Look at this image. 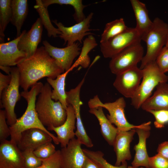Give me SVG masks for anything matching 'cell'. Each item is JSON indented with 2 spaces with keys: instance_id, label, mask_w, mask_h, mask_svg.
Masks as SVG:
<instances>
[{
  "instance_id": "1",
  "label": "cell",
  "mask_w": 168,
  "mask_h": 168,
  "mask_svg": "<svg viewBox=\"0 0 168 168\" xmlns=\"http://www.w3.org/2000/svg\"><path fill=\"white\" fill-rule=\"evenodd\" d=\"M20 75V86L24 91L44 77L54 79L64 72L55 60L49 54L44 46L37 48L31 56L17 65Z\"/></svg>"
},
{
  "instance_id": "2",
  "label": "cell",
  "mask_w": 168,
  "mask_h": 168,
  "mask_svg": "<svg viewBox=\"0 0 168 168\" xmlns=\"http://www.w3.org/2000/svg\"><path fill=\"white\" fill-rule=\"evenodd\" d=\"M44 85L40 82H37L31 88L29 91H23L21 96L26 100L27 106L24 113L17 119L15 123L9 126L10 141L17 144L21 133L25 130L32 128L41 129L48 133L52 138L56 144H59L57 138L48 131L39 120L35 109L36 97L41 91Z\"/></svg>"
},
{
  "instance_id": "3",
  "label": "cell",
  "mask_w": 168,
  "mask_h": 168,
  "mask_svg": "<svg viewBox=\"0 0 168 168\" xmlns=\"http://www.w3.org/2000/svg\"><path fill=\"white\" fill-rule=\"evenodd\" d=\"M52 92L50 85L45 83L35 103L38 118L43 125L47 128L61 125L66 120L67 115L66 109L61 103L52 99Z\"/></svg>"
},
{
  "instance_id": "4",
  "label": "cell",
  "mask_w": 168,
  "mask_h": 168,
  "mask_svg": "<svg viewBox=\"0 0 168 168\" xmlns=\"http://www.w3.org/2000/svg\"><path fill=\"white\" fill-rule=\"evenodd\" d=\"M142 70V82L131 99V104L136 109L151 96L155 87L160 83L167 82L168 80V76L160 71L155 61L147 65Z\"/></svg>"
},
{
  "instance_id": "5",
  "label": "cell",
  "mask_w": 168,
  "mask_h": 168,
  "mask_svg": "<svg viewBox=\"0 0 168 168\" xmlns=\"http://www.w3.org/2000/svg\"><path fill=\"white\" fill-rule=\"evenodd\" d=\"M153 21L152 29L142 40L146 43L147 51L141 61L139 68L141 69L148 64L155 61L166 43L168 25L158 17L155 18Z\"/></svg>"
},
{
  "instance_id": "6",
  "label": "cell",
  "mask_w": 168,
  "mask_h": 168,
  "mask_svg": "<svg viewBox=\"0 0 168 168\" xmlns=\"http://www.w3.org/2000/svg\"><path fill=\"white\" fill-rule=\"evenodd\" d=\"M11 80L10 84L0 94V108H4L7 124L11 126L17 120L15 107L21 98L19 91L20 75L17 67H11Z\"/></svg>"
},
{
  "instance_id": "7",
  "label": "cell",
  "mask_w": 168,
  "mask_h": 168,
  "mask_svg": "<svg viewBox=\"0 0 168 168\" xmlns=\"http://www.w3.org/2000/svg\"><path fill=\"white\" fill-rule=\"evenodd\" d=\"M88 105L90 108L100 106L106 109L109 114L107 115V119L119 130L127 131L139 126L131 124L127 120L124 113L126 103L123 97L119 98L113 102L103 103L98 96L96 95L89 100Z\"/></svg>"
},
{
  "instance_id": "8",
  "label": "cell",
  "mask_w": 168,
  "mask_h": 168,
  "mask_svg": "<svg viewBox=\"0 0 168 168\" xmlns=\"http://www.w3.org/2000/svg\"><path fill=\"white\" fill-rule=\"evenodd\" d=\"M144 49L141 42L132 44L111 58L109 64L110 70L117 75L137 66L143 57Z\"/></svg>"
},
{
  "instance_id": "9",
  "label": "cell",
  "mask_w": 168,
  "mask_h": 168,
  "mask_svg": "<svg viewBox=\"0 0 168 168\" xmlns=\"http://www.w3.org/2000/svg\"><path fill=\"white\" fill-rule=\"evenodd\" d=\"M141 40L135 28L128 27L123 33L100 43V51L104 57L111 58L127 47Z\"/></svg>"
},
{
  "instance_id": "10",
  "label": "cell",
  "mask_w": 168,
  "mask_h": 168,
  "mask_svg": "<svg viewBox=\"0 0 168 168\" xmlns=\"http://www.w3.org/2000/svg\"><path fill=\"white\" fill-rule=\"evenodd\" d=\"M85 78V77L75 88L66 91V94L67 102L72 106L76 116L77 129L75 132V136L82 144L90 148L93 146V144L86 133L80 115V107L83 103L80 100V92L84 82Z\"/></svg>"
},
{
  "instance_id": "11",
  "label": "cell",
  "mask_w": 168,
  "mask_h": 168,
  "mask_svg": "<svg viewBox=\"0 0 168 168\" xmlns=\"http://www.w3.org/2000/svg\"><path fill=\"white\" fill-rule=\"evenodd\" d=\"M116 75L114 86L124 96L131 99L140 84L142 77V70L137 66Z\"/></svg>"
},
{
  "instance_id": "12",
  "label": "cell",
  "mask_w": 168,
  "mask_h": 168,
  "mask_svg": "<svg viewBox=\"0 0 168 168\" xmlns=\"http://www.w3.org/2000/svg\"><path fill=\"white\" fill-rule=\"evenodd\" d=\"M43 44L46 51L64 72L72 68L74 60L80 54V48L78 42L63 48L55 47L46 40L43 41Z\"/></svg>"
},
{
  "instance_id": "13",
  "label": "cell",
  "mask_w": 168,
  "mask_h": 168,
  "mask_svg": "<svg viewBox=\"0 0 168 168\" xmlns=\"http://www.w3.org/2000/svg\"><path fill=\"white\" fill-rule=\"evenodd\" d=\"M93 15V13H91L82 21L68 27L65 26L62 23L58 22L56 20L52 22L57 26L61 32L58 36L63 40L64 44L67 42V46H68L76 43V41L82 43L84 36L91 34L88 31L92 30L89 28Z\"/></svg>"
},
{
  "instance_id": "14",
  "label": "cell",
  "mask_w": 168,
  "mask_h": 168,
  "mask_svg": "<svg viewBox=\"0 0 168 168\" xmlns=\"http://www.w3.org/2000/svg\"><path fill=\"white\" fill-rule=\"evenodd\" d=\"M0 168H26L22 151L10 140L1 142Z\"/></svg>"
},
{
  "instance_id": "15",
  "label": "cell",
  "mask_w": 168,
  "mask_h": 168,
  "mask_svg": "<svg viewBox=\"0 0 168 168\" xmlns=\"http://www.w3.org/2000/svg\"><path fill=\"white\" fill-rule=\"evenodd\" d=\"M150 121L145 123L134 128L138 137V143L134 147L135 154L131 164L134 167H144L149 168L148 156L146 148L147 139L150 134Z\"/></svg>"
},
{
  "instance_id": "16",
  "label": "cell",
  "mask_w": 168,
  "mask_h": 168,
  "mask_svg": "<svg viewBox=\"0 0 168 168\" xmlns=\"http://www.w3.org/2000/svg\"><path fill=\"white\" fill-rule=\"evenodd\" d=\"M26 32L24 30L20 36L14 40L0 44V66H17L27 58L26 54L20 51L17 47L18 42Z\"/></svg>"
},
{
  "instance_id": "17",
  "label": "cell",
  "mask_w": 168,
  "mask_h": 168,
  "mask_svg": "<svg viewBox=\"0 0 168 168\" xmlns=\"http://www.w3.org/2000/svg\"><path fill=\"white\" fill-rule=\"evenodd\" d=\"M82 144L74 138L71 140L66 147L60 150L63 168H82L86 156Z\"/></svg>"
},
{
  "instance_id": "18",
  "label": "cell",
  "mask_w": 168,
  "mask_h": 168,
  "mask_svg": "<svg viewBox=\"0 0 168 168\" xmlns=\"http://www.w3.org/2000/svg\"><path fill=\"white\" fill-rule=\"evenodd\" d=\"M42 30L43 24L39 18L18 42V49L26 54L27 58L32 55L37 49L38 45L41 40Z\"/></svg>"
},
{
  "instance_id": "19",
  "label": "cell",
  "mask_w": 168,
  "mask_h": 168,
  "mask_svg": "<svg viewBox=\"0 0 168 168\" xmlns=\"http://www.w3.org/2000/svg\"><path fill=\"white\" fill-rule=\"evenodd\" d=\"M67 118L64 122L61 125L47 128L48 131H53L57 134V138L62 148L67 146L70 141L75 138L76 116L74 110L70 104L66 109Z\"/></svg>"
},
{
  "instance_id": "20",
  "label": "cell",
  "mask_w": 168,
  "mask_h": 168,
  "mask_svg": "<svg viewBox=\"0 0 168 168\" xmlns=\"http://www.w3.org/2000/svg\"><path fill=\"white\" fill-rule=\"evenodd\" d=\"M52 140L51 137L43 130L32 128L21 133L17 145L21 151L27 149L34 151L41 145Z\"/></svg>"
},
{
  "instance_id": "21",
  "label": "cell",
  "mask_w": 168,
  "mask_h": 168,
  "mask_svg": "<svg viewBox=\"0 0 168 168\" xmlns=\"http://www.w3.org/2000/svg\"><path fill=\"white\" fill-rule=\"evenodd\" d=\"M135 133L134 128L127 131L118 129L113 145L116 157L115 166H119L123 162L131 159L130 144Z\"/></svg>"
},
{
  "instance_id": "22",
  "label": "cell",
  "mask_w": 168,
  "mask_h": 168,
  "mask_svg": "<svg viewBox=\"0 0 168 168\" xmlns=\"http://www.w3.org/2000/svg\"><path fill=\"white\" fill-rule=\"evenodd\" d=\"M130 2L136 20L135 28L142 40L152 29L153 21L149 17L148 11L144 3L138 0H131Z\"/></svg>"
},
{
  "instance_id": "23",
  "label": "cell",
  "mask_w": 168,
  "mask_h": 168,
  "mask_svg": "<svg viewBox=\"0 0 168 168\" xmlns=\"http://www.w3.org/2000/svg\"><path fill=\"white\" fill-rule=\"evenodd\" d=\"M153 95L142 105L141 108L146 111L148 110H168V83H159L156 87Z\"/></svg>"
},
{
  "instance_id": "24",
  "label": "cell",
  "mask_w": 168,
  "mask_h": 168,
  "mask_svg": "<svg viewBox=\"0 0 168 168\" xmlns=\"http://www.w3.org/2000/svg\"><path fill=\"white\" fill-rule=\"evenodd\" d=\"M89 113L94 115L97 119L100 127L102 136L110 145L113 146L118 129L115 127L105 116L100 106L90 108Z\"/></svg>"
},
{
  "instance_id": "25",
  "label": "cell",
  "mask_w": 168,
  "mask_h": 168,
  "mask_svg": "<svg viewBox=\"0 0 168 168\" xmlns=\"http://www.w3.org/2000/svg\"><path fill=\"white\" fill-rule=\"evenodd\" d=\"M12 16L11 23L16 28V37L21 34V30L28 13L27 0H11Z\"/></svg>"
},
{
  "instance_id": "26",
  "label": "cell",
  "mask_w": 168,
  "mask_h": 168,
  "mask_svg": "<svg viewBox=\"0 0 168 168\" xmlns=\"http://www.w3.org/2000/svg\"><path fill=\"white\" fill-rule=\"evenodd\" d=\"M73 68L58 75L56 78H47L48 82L53 88L51 94L52 99L56 101H59L66 109L68 104L67 101L66 91L65 90L66 78L68 73Z\"/></svg>"
},
{
  "instance_id": "27",
  "label": "cell",
  "mask_w": 168,
  "mask_h": 168,
  "mask_svg": "<svg viewBox=\"0 0 168 168\" xmlns=\"http://www.w3.org/2000/svg\"><path fill=\"white\" fill-rule=\"evenodd\" d=\"M128 28L123 18H122L106 23L101 35L100 43L105 42L123 33Z\"/></svg>"
},
{
  "instance_id": "28",
  "label": "cell",
  "mask_w": 168,
  "mask_h": 168,
  "mask_svg": "<svg viewBox=\"0 0 168 168\" xmlns=\"http://www.w3.org/2000/svg\"><path fill=\"white\" fill-rule=\"evenodd\" d=\"M36 2L34 8L39 13L42 23L47 31L48 36L56 37L58 35H61V32L59 29L54 27L51 23L47 8L44 6L42 0H36Z\"/></svg>"
},
{
  "instance_id": "29",
  "label": "cell",
  "mask_w": 168,
  "mask_h": 168,
  "mask_svg": "<svg viewBox=\"0 0 168 168\" xmlns=\"http://www.w3.org/2000/svg\"><path fill=\"white\" fill-rule=\"evenodd\" d=\"M42 2L46 8L54 4L72 6L75 10L73 17L77 23L82 21L86 18L83 12L84 8L86 6L83 4L81 0H42Z\"/></svg>"
},
{
  "instance_id": "30",
  "label": "cell",
  "mask_w": 168,
  "mask_h": 168,
  "mask_svg": "<svg viewBox=\"0 0 168 168\" xmlns=\"http://www.w3.org/2000/svg\"><path fill=\"white\" fill-rule=\"evenodd\" d=\"M11 0H0V40L5 36L4 31L8 24L11 21L12 10Z\"/></svg>"
},
{
  "instance_id": "31",
  "label": "cell",
  "mask_w": 168,
  "mask_h": 168,
  "mask_svg": "<svg viewBox=\"0 0 168 168\" xmlns=\"http://www.w3.org/2000/svg\"><path fill=\"white\" fill-rule=\"evenodd\" d=\"M104 154L100 151L93 152L90 156V159L103 168H127L126 161L121 163L119 166H114L108 162L104 158Z\"/></svg>"
},
{
  "instance_id": "32",
  "label": "cell",
  "mask_w": 168,
  "mask_h": 168,
  "mask_svg": "<svg viewBox=\"0 0 168 168\" xmlns=\"http://www.w3.org/2000/svg\"><path fill=\"white\" fill-rule=\"evenodd\" d=\"M42 160L41 165L36 168H63L60 150H57L50 157Z\"/></svg>"
},
{
  "instance_id": "33",
  "label": "cell",
  "mask_w": 168,
  "mask_h": 168,
  "mask_svg": "<svg viewBox=\"0 0 168 168\" xmlns=\"http://www.w3.org/2000/svg\"><path fill=\"white\" fill-rule=\"evenodd\" d=\"M22 152L26 168H36L41 165L42 159L35 155L33 150L27 149L22 151Z\"/></svg>"
},
{
  "instance_id": "34",
  "label": "cell",
  "mask_w": 168,
  "mask_h": 168,
  "mask_svg": "<svg viewBox=\"0 0 168 168\" xmlns=\"http://www.w3.org/2000/svg\"><path fill=\"white\" fill-rule=\"evenodd\" d=\"M56 151L54 146L51 142H50L40 146L34 151V152L38 158L44 159L50 157Z\"/></svg>"
},
{
  "instance_id": "35",
  "label": "cell",
  "mask_w": 168,
  "mask_h": 168,
  "mask_svg": "<svg viewBox=\"0 0 168 168\" xmlns=\"http://www.w3.org/2000/svg\"><path fill=\"white\" fill-rule=\"evenodd\" d=\"M152 114L155 118L154 125L157 128H161L168 123V110H150L147 111Z\"/></svg>"
},
{
  "instance_id": "36",
  "label": "cell",
  "mask_w": 168,
  "mask_h": 168,
  "mask_svg": "<svg viewBox=\"0 0 168 168\" xmlns=\"http://www.w3.org/2000/svg\"><path fill=\"white\" fill-rule=\"evenodd\" d=\"M160 71L165 73L168 72V48L164 46L158 54L155 61Z\"/></svg>"
},
{
  "instance_id": "37",
  "label": "cell",
  "mask_w": 168,
  "mask_h": 168,
  "mask_svg": "<svg viewBox=\"0 0 168 168\" xmlns=\"http://www.w3.org/2000/svg\"><path fill=\"white\" fill-rule=\"evenodd\" d=\"M4 110H0V142L7 140L10 136L11 131L8 126Z\"/></svg>"
},
{
  "instance_id": "38",
  "label": "cell",
  "mask_w": 168,
  "mask_h": 168,
  "mask_svg": "<svg viewBox=\"0 0 168 168\" xmlns=\"http://www.w3.org/2000/svg\"><path fill=\"white\" fill-rule=\"evenodd\" d=\"M149 168H168V160L158 154L149 157Z\"/></svg>"
},
{
  "instance_id": "39",
  "label": "cell",
  "mask_w": 168,
  "mask_h": 168,
  "mask_svg": "<svg viewBox=\"0 0 168 168\" xmlns=\"http://www.w3.org/2000/svg\"><path fill=\"white\" fill-rule=\"evenodd\" d=\"M11 80V75H5L0 72V94L10 84Z\"/></svg>"
},
{
  "instance_id": "40",
  "label": "cell",
  "mask_w": 168,
  "mask_h": 168,
  "mask_svg": "<svg viewBox=\"0 0 168 168\" xmlns=\"http://www.w3.org/2000/svg\"><path fill=\"white\" fill-rule=\"evenodd\" d=\"M157 152L158 154L168 160V141L163 142L159 144Z\"/></svg>"
},
{
  "instance_id": "41",
  "label": "cell",
  "mask_w": 168,
  "mask_h": 168,
  "mask_svg": "<svg viewBox=\"0 0 168 168\" xmlns=\"http://www.w3.org/2000/svg\"><path fill=\"white\" fill-rule=\"evenodd\" d=\"M82 168H103L86 156Z\"/></svg>"
},
{
  "instance_id": "42",
  "label": "cell",
  "mask_w": 168,
  "mask_h": 168,
  "mask_svg": "<svg viewBox=\"0 0 168 168\" xmlns=\"http://www.w3.org/2000/svg\"><path fill=\"white\" fill-rule=\"evenodd\" d=\"M0 69L6 73L7 75H10V67L0 66Z\"/></svg>"
},
{
  "instance_id": "43",
  "label": "cell",
  "mask_w": 168,
  "mask_h": 168,
  "mask_svg": "<svg viewBox=\"0 0 168 168\" xmlns=\"http://www.w3.org/2000/svg\"><path fill=\"white\" fill-rule=\"evenodd\" d=\"M127 168H148L146 167H134L132 166H128Z\"/></svg>"
},
{
  "instance_id": "44",
  "label": "cell",
  "mask_w": 168,
  "mask_h": 168,
  "mask_svg": "<svg viewBox=\"0 0 168 168\" xmlns=\"http://www.w3.org/2000/svg\"><path fill=\"white\" fill-rule=\"evenodd\" d=\"M165 46H166V47L168 48V31L167 34V38H166V43Z\"/></svg>"
}]
</instances>
